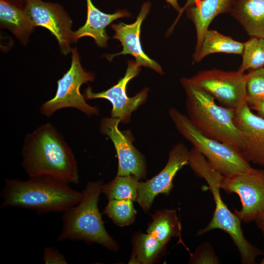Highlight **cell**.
Returning <instances> with one entry per match:
<instances>
[{
  "label": "cell",
  "instance_id": "obj_1",
  "mask_svg": "<svg viewBox=\"0 0 264 264\" xmlns=\"http://www.w3.org/2000/svg\"><path fill=\"white\" fill-rule=\"evenodd\" d=\"M22 155V165L29 177L44 176L67 184L79 182L74 155L63 136L49 123L27 136Z\"/></svg>",
  "mask_w": 264,
  "mask_h": 264
},
{
  "label": "cell",
  "instance_id": "obj_2",
  "mask_svg": "<svg viewBox=\"0 0 264 264\" xmlns=\"http://www.w3.org/2000/svg\"><path fill=\"white\" fill-rule=\"evenodd\" d=\"M1 196V207L33 210L40 215L64 212L78 204L83 193L68 184L47 176L30 177L23 181L6 179Z\"/></svg>",
  "mask_w": 264,
  "mask_h": 264
},
{
  "label": "cell",
  "instance_id": "obj_3",
  "mask_svg": "<svg viewBox=\"0 0 264 264\" xmlns=\"http://www.w3.org/2000/svg\"><path fill=\"white\" fill-rule=\"evenodd\" d=\"M189 164L198 176L206 181L215 203L211 220L205 227L198 230L197 235H201L216 229L222 230L230 236L237 246L241 263L255 264L256 258L262 255L263 252L245 238L241 227L242 221L235 213L229 209L222 199L220 191V183L224 176L194 147L189 151Z\"/></svg>",
  "mask_w": 264,
  "mask_h": 264
},
{
  "label": "cell",
  "instance_id": "obj_4",
  "mask_svg": "<svg viewBox=\"0 0 264 264\" xmlns=\"http://www.w3.org/2000/svg\"><path fill=\"white\" fill-rule=\"evenodd\" d=\"M186 96L188 117L205 135L242 150V140L234 123L235 110L218 105L209 93L191 79L180 80Z\"/></svg>",
  "mask_w": 264,
  "mask_h": 264
},
{
  "label": "cell",
  "instance_id": "obj_5",
  "mask_svg": "<svg viewBox=\"0 0 264 264\" xmlns=\"http://www.w3.org/2000/svg\"><path fill=\"white\" fill-rule=\"evenodd\" d=\"M103 185L101 181L88 182L80 201L64 212L58 241H83L98 243L111 250L117 249V243L106 231L98 209Z\"/></svg>",
  "mask_w": 264,
  "mask_h": 264
},
{
  "label": "cell",
  "instance_id": "obj_6",
  "mask_svg": "<svg viewBox=\"0 0 264 264\" xmlns=\"http://www.w3.org/2000/svg\"><path fill=\"white\" fill-rule=\"evenodd\" d=\"M169 115L178 132L224 176L246 173L253 169L239 151L202 133L187 116L176 108L170 109Z\"/></svg>",
  "mask_w": 264,
  "mask_h": 264
},
{
  "label": "cell",
  "instance_id": "obj_7",
  "mask_svg": "<svg viewBox=\"0 0 264 264\" xmlns=\"http://www.w3.org/2000/svg\"><path fill=\"white\" fill-rule=\"evenodd\" d=\"M72 57L69 69L57 82L55 96L45 102L40 108L42 114L50 116L56 111L64 108L77 109L87 115H96L97 108L89 105L80 91L84 83L93 81L95 75L84 70L76 47L71 49Z\"/></svg>",
  "mask_w": 264,
  "mask_h": 264
},
{
  "label": "cell",
  "instance_id": "obj_8",
  "mask_svg": "<svg viewBox=\"0 0 264 264\" xmlns=\"http://www.w3.org/2000/svg\"><path fill=\"white\" fill-rule=\"evenodd\" d=\"M189 78L221 106L236 110L247 103L244 73L212 69L199 71Z\"/></svg>",
  "mask_w": 264,
  "mask_h": 264
},
{
  "label": "cell",
  "instance_id": "obj_9",
  "mask_svg": "<svg viewBox=\"0 0 264 264\" xmlns=\"http://www.w3.org/2000/svg\"><path fill=\"white\" fill-rule=\"evenodd\" d=\"M220 189L235 193L240 197L241 209L234 213L242 221H254L264 210V169H253L249 172L229 177L224 176Z\"/></svg>",
  "mask_w": 264,
  "mask_h": 264
},
{
  "label": "cell",
  "instance_id": "obj_10",
  "mask_svg": "<svg viewBox=\"0 0 264 264\" xmlns=\"http://www.w3.org/2000/svg\"><path fill=\"white\" fill-rule=\"evenodd\" d=\"M24 6L33 26L48 30L57 39L64 54L71 51L70 44L74 43L72 21L61 4L43 0H26Z\"/></svg>",
  "mask_w": 264,
  "mask_h": 264
},
{
  "label": "cell",
  "instance_id": "obj_11",
  "mask_svg": "<svg viewBox=\"0 0 264 264\" xmlns=\"http://www.w3.org/2000/svg\"><path fill=\"white\" fill-rule=\"evenodd\" d=\"M124 76L118 83L109 89L95 93L91 87L87 88L84 92L86 99L104 98L112 104L111 116L119 119L124 123H128L132 113L146 100L148 89H143L132 97H129L126 93V87L129 81L136 76L141 70L140 66L135 61L129 60Z\"/></svg>",
  "mask_w": 264,
  "mask_h": 264
},
{
  "label": "cell",
  "instance_id": "obj_12",
  "mask_svg": "<svg viewBox=\"0 0 264 264\" xmlns=\"http://www.w3.org/2000/svg\"><path fill=\"white\" fill-rule=\"evenodd\" d=\"M189 151L182 143L176 144L170 151L163 169L152 179L139 182L137 201L146 212L159 194H168L173 187V180L177 172L189 164Z\"/></svg>",
  "mask_w": 264,
  "mask_h": 264
},
{
  "label": "cell",
  "instance_id": "obj_13",
  "mask_svg": "<svg viewBox=\"0 0 264 264\" xmlns=\"http://www.w3.org/2000/svg\"><path fill=\"white\" fill-rule=\"evenodd\" d=\"M120 120L116 118H104L100 131L112 141L118 159L117 176H133L138 180L146 176L144 157L133 146L130 139L121 132L118 126Z\"/></svg>",
  "mask_w": 264,
  "mask_h": 264
},
{
  "label": "cell",
  "instance_id": "obj_14",
  "mask_svg": "<svg viewBox=\"0 0 264 264\" xmlns=\"http://www.w3.org/2000/svg\"><path fill=\"white\" fill-rule=\"evenodd\" d=\"M234 121L240 134L243 157L264 167V118L253 113L246 103L235 110Z\"/></svg>",
  "mask_w": 264,
  "mask_h": 264
},
{
  "label": "cell",
  "instance_id": "obj_15",
  "mask_svg": "<svg viewBox=\"0 0 264 264\" xmlns=\"http://www.w3.org/2000/svg\"><path fill=\"white\" fill-rule=\"evenodd\" d=\"M151 7V4L149 1L144 2L136 21L132 23L120 22L111 25V27L115 31L112 38L121 42L123 49L121 52L117 54L108 55L107 58L111 60L114 57L119 55L130 54L134 57L136 63L140 66L149 67L162 74L163 72L161 66L145 53L140 43L141 24L149 13Z\"/></svg>",
  "mask_w": 264,
  "mask_h": 264
},
{
  "label": "cell",
  "instance_id": "obj_16",
  "mask_svg": "<svg viewBox=\"0 0 264 264\" xmlns=\"http://www.w3.org/2000/svg\"><path fill=\"white\" fill-rule=\"evenodd\" d=\"M87 7V20L84 25L73 32L74 43L82 37L93 38L100 47H107L110 38L106 32V27L118 19L129 17L131 14L126 10H119L113 14L102 12L93 3L91 0H86Z\"/></svg>",
  "mask_w": 264,
  "mask_h": 264
},
{
  "label": "cell",
  "instance_id": "obj_17",
  "mask_svg": "<svg viewBox=\"0 0 264 264\" xmlns=\"http://www.w3.org/2000/svg\"><path fill=\"white\" fill-rule=\"evenodd\" d=\"M234 0H198L186 8L187 17L194 23L196 30L197 43L193 57L198 54L208 27L218 15L231 13Z\"/></svg>",
  "mask_w": 264,
  "mask_h": 264
},
{
  "label": "cell",
  "instance_id": "obj_18",
  "mask_svg": "<svg viewBox=\"0 0 264 264\" xmlns=\"http://www.w3.org/2000/svg\"><path fill=\"white\" fill-rule=\"evenodd\" d=\"M0 27L10 31L26 45L34 30L24 5L10 0H0Z\"/></svg>",
  "mask_w": 264,
  "mask_h": 264
},
{
  "label": "cell",
  "instance_id": "obj_19",
  "mask_svg": "<svg viewBox=\"0 0 264 264\" xmlns=\"http://www.w3.org/2000/svg\"><path fill=\"white\" fill-rule=\"evenodd\" d=\"M230 13L250 37L264 39V0H234Z\"/></svg>",
  "mask_w": 264,
  "mask_h": 264
},
{
  "label": "cell",
  "instance_id": "obj_20",
  "mask_svg": "<svg viewBox=\"0 0 264 264\" xmlns=\"http://www.w3.org/2000/svg\"><path fill=\"white\" fill-rule=\"evenodd\" d=\"M244 43L233 40L214 30H208L198 54L194 57V62H200L206 56L216 53L242 55Z\"/></svg>",
  "mask_w": 264,
  "mask_h": 264
},
{
  "label": "cell",
  "instance_id": "obj_21",
  "mask_svg": "<svg viewBox=\"0 0 264 264\" xmlns=\"http://www.w3.org/2000/svg\"><path fill=\"white\" fill-rule=\"evenodd\" d=\"M181 225L176 210L165 209L156 212L149 224L147 232L164 244L180 235Z\"/></svg>",
  "mask_w": 264,
  "mask_h": 264
},
{
  "label": "cell",
  "instance_id": "obj_22",
  "mask_svg": "<svg viewBox=\"0 0 264 264\" xmlns=\"http://www.w3.org/2000/svg\"><path fill=\"white\" fill-rule=\"evenodd\" d=\"M165 244L149 234H139L135 239L129 264L153 263L163 251Z\"/></svg>",
  "mask_w": 264,
  "mask_h": 264
},
{
  "label": "cell",
  "instance_id": "obj_23",
  "mask_svg": "<svg viewBox=\"0 0 264 264\" xmlns=\"http://www.w3.org/2000/svg\"><path fill=\"white\" fill-rule=\"evenodd\" d=\"M139 180L133 176H117L110 182L103 185L102 193L111 199L136 200L138 197Z\"/></svg>",
  "mask_w": 264,
  "mask_h": 264
},
{
  "label": "cell",
  "instance_id": "obj_24",
  "mask_svg": "<svg viewBox=\"0 0 264 264\" xmlns=\"http://www.w3.org/2000/svg\"><path fill=\"white\" fill-rule=\"evenodd\" d=\"M242 63L238 71L244 73L264 67V39L250 37L244 43Z\"/></svg>",
  "mask_w": 264,
  "mask_h": 264
},
{
  "label": "cell",
  "instance_id": "obj_25",
  "mask_svg": "<svg viewBox=\"0 0 264 264\" xmlns=\"http://www.w3.org/2000/svg\"><path fill=\"white\" fill-rule=\"evenodd\" d=\"M103 213L115 224L124 226L132 223L136 212L132 200L111 199L109 200Z\"/></svg>",
  "mask_w": 264,
  "mask_h": 264
},
{
  "label": "cell",
  "instance_id": "obj_26",
  "mask_svg": "<svg viewBox=\"0 0 264 264\" xmlns=\"http://www.w3.org/2000/svg\"><path fill=\"white\" fill-rule=\"evenodd\" d=\"M245 76L247 103L249 106L264 99V67L250 70Z\"/></svg>",
  "mask_w": 264,
  "mask_h": 264
},
{
  "label": "cell",
  "instance_id": "obj_27",
  "mask_svg": "<svg viewBox=\"0 0 264 264\" xmlns=\"http://www.w3.org/2000/svg\"><path fill=\"white\" fill-rule=\"evenodd\" d=\"M191 262L194 264H220L218 257L208 243H202L192 255Z\"/></svg>",
  "mask_w": 264,
  "mask_h": 264
},
{
  "label": "cell",
  "instance_id": "obj_28",
  "mask_svg": "<svg viewBox=\"0 0 264 264\" xmlns=\"http://www.w3.org/2000/svg\"><path fill=\"white\" fill-rule=\"evenodd\" d=\"M43 261L45 264H67L65 256L52 247H45L43 253Z\"/></svg>",
  "mask_w": 264,
  "mask_h": 264
},
{
  "label": "cell",
  "instance_id": "obj_29",
  "mask_svg": "<svg viewBox=\"0 0 264 264\" xmlns=\"http://www.w3.org/2000/svg\"><path fill=\"white\" fill-rule=\"evenodd\" d=\"M251 109H253L258 113V115L264 118V99L259 100L249 106Z\"/></svg>",
  "mask_w": 264,
  "mask_h": 264
},
{
  "label": "cell",
  "instance_id": "obj_30",
  "mask_svg": "<svg viewBox=\"0 0 264 264\" xmlns=\"http://www.w3.org/2000/svg\"><path fill=\"white\" fill-rule=\"evenodd\" d=\"M254 221L257 227L262 231L264 238V210L258 215Z\"/></svg>",
  "mask_w": 264,
  "mask_h": 264
},
{
  "label": "cell",
  "instance_id": "obj_31",
  "mask_svg": "<svg viewBox=\"0 0 264 264\" xmlns=\"http://www.w3.org/2000/svg\"><path fill=\"white\" fill-rule=\"evenodd\" d=\"M168 2L176 11L180 13L181 8L179 6L177 0H165Z\"/></svg>",
  "mask_w": 264,
  "mask_h": 264
},
{
  "label": "cell",
  "instance_id": "obj_32",
  "mask_svg": "<svg viewBox=\"0 0 264 264\" xmlns=\"http://www.w3.org/2000/svg\"><path fill=\"white\" fill-rule=\"evenodd\" d=\"M198 0H187V1L186 2V4H185V5L184 6V7L182 8H181V12L179 13V16H180V15L183 12V11L186 9V8H187L189 6L193 5L194 4H195L196 3V2Z\"/></svg>",
  "mask_w": 264,
  "mask_h": 264
},
{
  "label": "cell",
  "instance_id": "obj_33",
  "mask_svg": "<svg viewBox=\"0 0 264 264\" xmlns=\"http://www.w3.org/2000/svg\"><path fill=\"white\" fill-rule=\"evenodd\" d=\"M10 0L20 3L23 5L24 4L25 1H26V0Z\"/></svg>",
  "mask_w": 264,
  "mask_h": 264
},
{
  "label": "cell",
  "instance_id": "obj_34",
  "mask_svg": "<svg viewBox=\"0 0 264 264\" xmlns=\"http://www.w3.org/2000/svg\"><path fill=\"white\" fill-rule=\"evenodd\" d=\"M261 264H264V255L263 259L262 260L261 263Z\"/></svg>",
  "mask_w": 264,
  "mask_h": 264
}]
</instances>
